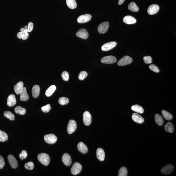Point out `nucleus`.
I'll use <instances>...</instances> for the list:
<instances>
[{
	"label": "nucleus",
	"instance_id": "1",
	"mask_svg": "<svg viewBox=\"0 0 176 176\" xmlns=\"http://www.w3.org/2000/svg\"><path fill=\"white\" fill-rule=\"evenodd\" d=\"M38 159L39 162L45 166H48L50 161V158L47 154H39L38 156Z\"/></svg>",
	"mask_w": 176,
	"mask_h": 176
},
{
	"label": "nucleus",
	"instance_id": "2",
	"mask_svg": "<svg viewBox=\"0 0 176 176\" xmlns=\"http://www.w3.org/2000/svg\"><path fill=\"white\" fill-rule=\"evenodd\" d=\"M44 139L46 143L50 144H54L57 140V137L53 134L45 135Z\"/></svg>",
	"mask_w": 176,
	"mask_h": 176
},
{
	"label": "nucleus",
	"instance_id": "3",
	"mask_svg": "<svg viewBox=\"0 0 176 176\" xmlns=\"http://www.w3.org/2000/svg\"><path fill=\"white\" fill-rule=\"evenodd\" d=\"M82 169V165L79 163H75L72 167L71 172L72 174L74 175H77L81 172Z\"/></svg>",
	"mask_w": 176,
	"mask_h": 176
},
{
	"label": "nucleus",
	"instance_id": "4",
	"mask_svg": "<svg viewBox=\"0 0 176 176\" xmlns=\"http://www.w3.org/2000/svg\"><path fill=\"white\" fill-rule=\"evenodd\" d=\"M133 60L132 58L128 56H124L120 60L118 63L119 66H123L131 64Z\"/></svg>",
	"mask_w": 176,
	"mask_h": 176
},
{
	"label": "nucleus",
	"instance_id": "5",
	"mask_svg": "<svg viewBox=\"0 0 176 176\" xmlns=\"http://www.w3.org/2000/svg\"><path fill=\"white\" fill-rule=\"evenodd\" d=\"M77 127V123L75 121L71 120L68 123L67 131L69 134H72L75 132Z\"/></svg>",
	"mask_w": 176,
	"mask_h": 176
},
{
	"label": "nucleus",
	"instance_id": "6",
	"mask_svg": "<svg viewBox=\"0 0 176 176\" xmlns=\"http://www.w3.org/2000/svg\"><path fill=\"white\" fill-rule=\"evenodd\" d=\"M101 62L104 64H112L116 62L117 59L115 56H104L101 60Z\"/></svg>",
	"mask_w": 176,
	"mask_h": 176
},
{
	"label": "nucleus",
	"instance_id": "7",
	"mask_svg": "<svg viewBox=\"0 0 176 176\" xmlns=\"http://www.w3.org/2000/svg\"><path fill=\"white\" fill-rule=\"evenodd\" d=\"M109 27V24L108 22H103L101 24L98 28V32L100 34H103L107 32Z\"/></svg>",
	"mask_w": 176,
	"mask_h": 176
},
{
	"label": "nucleus",
	"instance_id": "8",
	"mask_svg": "<svg viewBox=\"0 0 176 176\" xmlns=\"http://www.w3.org/2000/svg\"><path fill=\"white\" fill-rule=\"evenodd\" d=\"M117 43L115 42H111L104 44L102 46V50L104 51H107L110 50L115 48L117 45Z\"/></svg>",
	"mask_w": 176,
	"mask_h": 176
},
{
	"label": "nucleus",
	"instance_id": "9",
	"mask_svg": "<svg viewBox=\"0 0 176 176\" xmlns=\"http://www.w3.org/2000/svg\"><path fill=\"white\" fill-rule=\"evenodd\" d=\"M91 15L90 14H86L80 16L77 19V22L79 23L83 24L87 23L91 19Z\"/></svg>",
	"mask_w": 176,
	"mask_h": 176
},
{
	"label": "nucleus",
	"instance_id": "10",
	"mask_svg": "<svg viewBox=\"0 0 176 176\" xmlns=\"http://www.w3.org/2000/svg\"><path fill=\"white\" fill-rule=\"evenodd\" d=\"M9 164L13 169H16L18 167V164L16 159L13 155H9L8 157Z\"/></svg>",
	"mask_w": 176,
	"mask_h": 176
},
{
	"label": "nucleus",
	"instance_id": "11",
	"mask_svg": "<svg viewBox=\"0 0 176 176\" xmlns=\"http://www.w3.org/2000/svg\"><path fill=\"white\" fill-rule=\"evenodd\" d=\"M76 35L78 37L81 38L84 40H86L89 37V33L86 29L81 28L77 31Z\"/></svg>",
	"mask_w": 176,
	"mask_h": 176
},
{
	"label": "nucleus",
	"instance_id": "12",
	"mask_svg": "<svg viewBox=\"0 0 176 176\" xmlns=\"http://www.w3.org/2000/svg\"><path fill=\"white\" fill-rule=\"evenodd\" d=\"M83 122L85 125L89 126L91 124V115L89 112L85 111L83 114Z\"/></svg>",
	"mask_w": 176,
	"mask_h": 176
},
{
	"label": "nucleus",
	"instance_id": "13",
	"mask_svg": "<svg viewBox=\"0 0 176 176\" xmlns=\"http://www.w3.org/2000/svg\"><path fill=\"white\" fill-rule=\"evenodd\" d=\"M160 10V7L157 4L150 5L148 9V12L149 15H153L157 14Z\"/></svg>",
	"mask_w": 176,
	"mask_h": 176
},
{
	"label": "nucleus",
	"instance_id": "14",
	"mask_svg": "<svg viewBox=\"0 0 176 176\" xmlns=\"http://www.w3.org/2000/svg\"><path fill=\"white\" fill-rule=\"evenodd\" d=\"M174 169V166L173 165L169 164L164 167L161 170V173L165 175H168L172 172Z\"/></svg>",
	"mask_w": 176,
	"mask_h": 176
},
{
	"label": "nucleus",
	"instance_id": "15",
	"mask_svg": "<svg viewBox=\"0 0 176 176\" xmlns=\"http://www.w3.org/2000/svg\"><path fill=\"white\" fill-rule=\"evenodd\" d=\"M62 161L66 166H70L72 163V160L71 156L68 153L64 154L62 157Z\"/></svg>",
	"mask_w": 176,
	"mask_h": 176
},
{
	"label": "nucleus",
	"instance_id": "16",
	"mask_svg": "<svg viewBox=\"0 0 176 176\" xmlns=\"http://www.w3.org/2000/svg\"><path fill=\"white\" fill-rule=\"evenodd\" d=\"M16 103V100L15 96L14 94H11L8 97L7 101L8 106L12 107L15 105Z\"/></svg>",
	"mask_w": 176,
	"mask_h": 176
},
{
	"label": "nucleus",
	"instance_id": "17",
	"mask_svg": "<svg viewBox=\"0 0 176 176\" xmlns=\"http://www.w3.org/2000/svg\"><path fill=\"white\" fill-rule=\"evenodd\" d=\"M123 22L128 25H132L136 23L137 20L134 17L128 15L124 17L123 19Z\"/></svg>",
	"mask_w": 176,
	"mask_h": 176
},
{
	"label": "nucleus",
	"instance_id": "18",
	"mask_svg": "<svg viewBox=\"0 0 176 176\" xmlns=\"http://www.w3.org/2000/svg\"><path fill=\"white\" fill-rule=\"evenodd\" d=\"M96 156L97 158L100 161H104L105 154L103 149L102 148H98L97 150Z\"/></svg>",
	"mask_w": 176,
	"mask_h": 176
},
{
	"label": "nucleus",
	"instance_id": "19",
	"mask_svg": "<svg viewBox=\"0 0 176 176\" xmlns=\"http://www.w3.org/2000/svg\"><path fill=\"white\" fill-rule=\"evenodd\" d=\"M132 120L138 124H142L144 122V119L142 117L139 115L138 114L134 113L132 115Z\"/></svg>",
	"mask_w": 176,
	"mask_h": 176
},
{
	"label": "nucleus",
	"instance_id": "20",
	"mask_svg": "<svg viewBox=\"0 0 176 176\" xmlns=\"http://www.w3.org/2000/svg\"><path fill=\"white\" fill-rule=\"evenodd\" d=\"M77 148L80 152L84 154H86L88 151V148L84 143L81 142L77 145Z\"/></svg>",
	"mask_w": 176,
	"mask_h": 176
},
{
	"label": "nucleus",
	"instance_id": "21",
	"mask_svg": "<svg viewBox=\"0 0 176 176\" xmlns=\"http://www.w3.org/2000/svg\"><path fill=\"white\" fill-rule=\"evenodd\" d=\"M23 83L21 81L18 82L14 86V89L16 94L17 95L20 94L24 87Z\"/></svg>",
	"mask_w": 176,
	"mask_h": 176
},
{
	"label": "nucleus",
	"instance_id": "22",
	"mask_svg": "<svg viewBox=\"0 0 176 176\" xmlns=\"http://www.w3.org/2000/svg\"><path fill=\"white\" fill-rule=\"evenodd\" d=\"M29 98V95L27 92L26 87H24L23 90L20 93V99L22 101H27Z\"/></svg>",
	"mask_w": 176,
	"mask_h": 176
},
{
	"label": "nucleus",
	"instance_id": "23",
	"mask_svg": "<svg viewBox=\"0 0 176 176\" xmlns=\"http://www.w3.org/2000/svg\"><path fill=\"white\" fill-rule=\"evenodd\" d=\"M40 87L38 85H35L33 87L32 94L33 98H36L39 97L40 95Z\"/></svg>",
	"mask_w": 176,
	"mask_h": 176
},
{
	"label": "nucleus",
	"instance_id": "24",
	"mask_svg": "<svg viewBox=\"0 0 176 176\" xmlns=\"http://www.w3.org/2000/svg\"><path fill=\"white\" fill-rule=\"evenodd\" d=\"M131 109L133 111L138 113L142 114L144 113V109L142 106L138 105H134L132 106Z\"/></svg>",
	"mask_w": 176,
	"mask_h": 176
},
{
	"label": "nucleus",
	"instance_id": "25",
	"mask_svg": "<svg viewBox=\"0 0 176 176\" xmlns=\"http://www.w3.org/2000/svg\"><path fill=\"white\" fill-rule=\"evenodd\" d=\"M155 121L157 124L160 126H162L164 123L163 118L161 115L156 114L155 116Z\"/></svg>",
	"mask_w": 176,
	"mask_h": 176
},
{
	"label": "nucleus",
	"instance_id": "26",
	"mask_svg": "<svg viewBox=\"0 0 176 176\" xmlns=\"http://www.w3.org/2000/svg\"><path fill=\"white\" fill-rule=\"evenodd\" d=\"M56 89V87L55 85H52L46 90L45 95L47 97L50 96L54 92Z\"/></svg>",
	"mask_w": 176,
	"mask_h": 176
},
{
	"label": "nucleus",
	"instance_id": "27",
	"mask_svg": "<svg viewBox=\"0 0 176 176\" xmlns=\"http://www.w3.org/2000/svg\"><path fill=\"white\" fill-rule=\"evenodd\" d=\"M14 111L16 113L21 115H24L26 113V110L20 106H18L14 109Z\"/></svg>",
	"mask_w": 176,
	"mask_h": 176
},
{
	"label": "nucleus",
	"instance_id": "28",
	"mask_svg": "<svg viewBox=\"0 0 176 176\" xmlns=\"http://www.w3.org/2000/svg\"><path fill=\"white\" fill-rule=\"evenodd\" d=\"M67 5L68 7L72 9H75L77 5L75 0H66Z\"/></svg>",
	"mask_w": 176,
	"mask_h": 176
},
{
	"label": "nucleus",
	"instance_id": "29",
	"mask_svg": "<svg viewBox=\"0 0 176 176\" xmlns=\"http://www.w3.org/2000/svg\"><path fill=\"white\" fill-rule=\"evenodd\" d=\"M128 9L134 12H137L139 10V8L134 2H132L128 5Z\"/></svg>",
	"mask_w": 176,
	"mask_h": 176
},
{
	"label": "nucleus",
	"instance_id": "30",
	"mask_svg": "<svg viewBox=\"0 0 176 176\" xmlns=\"http://www.w3.org/2000/svg\"><path fill=\"white\" fill-rule=\"evenodd\" d=\"M165 130L166 132L169 133H173L174 130V126L172 123L168 122L165 125Z\"/></svg>",
	"mask_w": 176,
	"mask_h": 176
},
{
	"label": "nucleus",
	"instance_id": "31",
	"mask_svg": "<svg viewBox=\"0 0 176 176\" xmlns=\"http://www.w3.org/2000/svg\"><path fill=\"white\" fill-rule=\"evenodd\" d=\"M4 116L10 120L13 121L15 119V116L14 114L10 111H5L4 113Z\"/></svg>",
	"mask_w": 176,
	"mask_h": 176
},
{
	"label": "nucleus",
	"instance_id": "32",
	"mask_svg": "<svg viewBox=\"0 0 176 176\" xmlns=\"http://www.w3.org/2000/svg\"><path fill=\"white\" fill-rule=\"evenodd\" d=\"M163 116L166 120H171L172 119L173 116L172 114L170 113L167 112L165 110H162L161 112Z\"/></svg>",
	"mask_w": 176,
	"mask_h": 176
},
{
	"label": "nucleus",
	"instance_id": "33",
	"mask_svg": "<svg viewBox=\"0 0 176 176\" xmlns=\"http://www.w3.org/2000/svg\"><path fill=\"white\" fill-rule=\"evenodd\" d=\"M8 139L7 134L5 132L0 130V142H3L7 141Z\"/></svg>",
	"mask_w": 176,
	"mask_h": 176
},
{
	"label": "nucleus",
	"instance_id": "34",
	"mask_svg": "<svg viewBox=\"0 0 176 176\" xmlns=\"http://www.w3.org/2000/svg\"><path fill=\"white\" fill-rule=\"evenodd\" d=\"M69 102V100L68 98L66 97H61L58 99V102L60 104L62 105H64L67 104Z\"/></svg>",
	"mask_w": 176,
	"mask_h": 176
},
{
	"label": "nucleus",
	"instance_id": "35",
	"mask_svg": "<svg viewBox=\"0 0 176 176\" xmlns=\"http://www.w3.org/2000/svg\"><path fill=\"white\" fill-rule=\"evenodd\" d=\"M128 175V171L126 168L125 167H123L119 170V176H127Z\"/></svg>",
	"mask_w": 176,
	"mask_h": 176
},
{
	"label": "nucleus",
	"instance_id": "36",
	"mask_svg": "<svg viewBox=\"0 0 176 176\" xmlns=\"http://www.w3.org/2000/svg\"><path fill=\"white\" fill-rule=\"evenodd\" d=\"M88 75L86 71H82L79 73L78 75L79 79L80 80H83L86 78Z\"/></svg>",
	"mask_w": 176,
	"mask_h": 176
},
{
	"label": "nucleus",
	"instance_id": "37",
	"mask_svg": "<svg viewBox=\"0 0 176 176\" xmlns=\"http://www.w3.org/2000/svg\"><path fill=\"white\" fill-rule=\"evenodd\" d=\"M25 167L27 170H32L34 167V163L31 161L27 162L25 164Z\"/></svg>",
	"mask_w": 176,
	"mask_h": 176
},
{
	"label": "nucleus",
	"instance_id": "38",
	"mask_svg": "<svg viewBox=\"0 0 176 176\" xmlns=\"http://www.w3.org/2000/svg\"><path fill=\"white\" fill-rule=\"evenodd\" d=\"M51 109V105L50 104H47L41 108L42 111L44 113L49 112Z\"/></svg>",
	"mask_w": 176,
	"mask_h": 176
},
{
	"label": "nucleus",
	"instance_id": "39",
	"mask_svg": "<svg viewBox=\"0 0 176 176\" xmlns=\"http://www.w3.org/2000/svg\"><path fill=\"white\" fill-rule=\"evenodd\" d=\"M61 77L64 81H67L69 79V75L68 72L66 71L63 72L61 74Z\"/></svg>",
	"mask_w": 176,
	"mask_h": 176
},
{
	"label": "nucleus",
	"instance_id": "40",
	"mask_svg": "<svg viewBox=\"0 0 176 176\" xmlns=\"http://www.w3.org/2000/svg\"><path fill=\"white\" fill-rule=\"evenodd\" d=\"M149 68L151 70L153 71L155 73H159L160 72V69H159V68L154 64H152V65H150Z\"/></svg>",
	"mask_w": 176,
	"mask_h": 176
},
{
	"label": "nucleus",
	"instance_id": "41",
	"mask_svg": "<svg viewBox=\"0 0 176 176\" xmlns=\"http://www.w3.org/2000/svg\"><path fill=\"white\" fill-rule=\"evenodd\" d=\"M143 59H144V62L145 64H150L152 62V58L150 56H144Z\"/></svg>",
	"mask_w": 176,
	"mask_h": 176
},
{
	"label": "nucleus",
	"instance_id": "42",
	"mask_svg": "<svg viewBox=\"0 0 176 176\" xmlns=\"http://www.w3.org/2000/svg\"><path fill=\"white\" fill-rule=\"evenodd\" d=\"M27 154L25 150H22L21 153L20 154L19 157L21 160H24L27 158Z\"/></svg>",
	"mask_w": 176,
	"mask_h": 176
},
{
	"label": "nucleus",
	"instance_id": "43",
	"mask_svg": "<svg viewBox=\"0 0 176 176\" xmlns=\"http://www.w3.org/2000/svg\"><path fill=\"white\" fill-rule=\"evenodd\" d=\"M28 33H30L32 32L34 28L33 24L32 22H30L28 23Z\"/></svg>",
	"mask_w": 176,
	"mask_h": 176
},
{
	"label": "nucleus",
	"instance_id": "44",
	"mask_svg": "<svg viewBox=\"0 0 176 176\" xmlns=\"http://www.w3.org/2000/svg\"><path fill=\"white\" fill-rule=\"evenodd\" d=\"M5 164L4 160L2 156L0 155V169L3 168Z\"/></svg>",
	"mask_w": 176,
	"mask_h": 176
},
{
	"label": "nucleus",
	"instance_id": "45",
	"mask_svg": "<svg viewBox=\"0 0 176 176\" xmlns=\"http://www.w3.org/2000/svg\"><path fill=\"white\" fill-rule=\"evenodd\" d=\"M21 32H18L17 34V37L18 39H22L21 36Z\"/></svg>",
	"mask_w": 176,
	"mask_h": 176
},
{
	"label": "nucleus",
	"instance_id": "46",
	"mask_svg": "<svg viewBox=\"0 0 176 176\" xmlns=\"http://www.w3.org/2000/svg\"><path fill=\"white\" fill-rule=\"evenodd\" d=\"M125 0H119L118 4L119 5H121L124 2Z\"/></svg>",
	"mask_w": 176,
	"mask_h": 176
},
{
	"label": "nucleus",
	"instance_id": "47",
	"mask_svg": "<svg viewBox=\"0 0 176 176\" xmlns=\"http://www.w3.org/2000/svg\"><path fill=\"white\" fill-rule=\"evenodd\" d=\"M20 30L21 32H24L25 31V29L24 28H21Z\"/></svg>",
	"mask_w": 176,
	"mask_h": 176
},
{
	"label": "nucleus",
	"instance_id": "48",
	"mask_svg": "<svg viewBox=\"0 0 176 176\" xmlns=\"http://www.w3.org/2000/svg\"><path fill=\"white\" fill-rule=\"evenodd\" d=\"M24 28L25 30H27L28 29V26H25L24 27Z\"/></svg>",
	"mask_w": 176,
	"mask_h": 176
}]
</instances>
